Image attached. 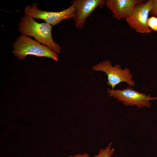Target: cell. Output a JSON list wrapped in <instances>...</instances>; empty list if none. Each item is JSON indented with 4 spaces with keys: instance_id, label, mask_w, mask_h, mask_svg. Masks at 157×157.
<instances>
[{
    "instance_id": "cell-3",
    "label": "cell",
    "mask_w": 157,
    "mask_h": 157,
    "mask_svg": "<svg viewBox=\"0 0 157 157\" xmlns=\"http://www.w3.org/2000/svg\"><path fill=\"white\" fill-rule=\"evenodd\" d=\"M93 71L104 72L107 75L108 86L113 90L115 87L122 82L126 83L130 86H135V83L130 70L127 67L122 69L120 65L115 64L114 66L109 60H103L92 66Z\"/></svg>"
},
{
    "instance_id": "cell-11",
    "label": "cell",
    "mask_w": 157,
    "mask_h": 157,
    "mask_svg": "<svg viewBox=\"0 0 157 157\" xmlns=\"http://www.w3.org/2000/svg\"><path fill=\"white\" fill-rule=\"evenodd\" d=\"M150 13L152 16L157 17V0H153Z\"/></svg>"
},
{
    "instance_id": "cell-12",
    "label": "cell",
    "mask_w": 157,
    "mask_h": 157,
    "mask_svg": "<svg viewBox=\"0 0 157 157\" xmlns=\"http://www.w3.org/2000/svg\"><path fill=\"white\" fill-rule=\"evenodd\" d=\"M68 157H91L90 155L87 153H84L83 154L78 153L74 155H70Z\"/></svg>"
},
{
    "instance_id": "cell-5",
    "label": "cell",
    "mask_w": 157,
    "mask_h": 157,
    "mask_svg": "<svg viewBox=\"0 0 157 157\" xmlns=\"http://www.w3.org/2000/svg\"><path fill=\"white\" fill-rule=\"evenodd\" d=\"M37 5V3L35 2L31 6H26L24 11L25 15L34 19L42 20L53 26L56 25L63 20L73 18L76 11L75 8L73 5L67 9L59 12L41 10L38 8Z\"/></svg>"
},
{
    "instance_id": "cell-1",
    "label": "cell",
    "mask_w": 157,
    "mask_h": 157,
    "mask_svg": "<svg viewBox=\"0 0 157 157\" xmlns=\"http://www.w3.org/2000/svg\"><path fill=\"white\" fill-rule=\"evenodd\" d=\"M17 26V30L22 34L33 37L57 54L60 53L61 47L54 42L52 37V25L46 22L39 23L32 17L25 15L21 17Z\"/></svg>"
},
{
    "instance_id": "cell-7",
    "label": "cell",
    "mask_w": 157,
    "mask_h": 157,
    "mask_svg": "<svg viewBox=\"0 0 157 157\" xmlns=\"http://www.w3.org/2000/svg\"><path fill=\"white\" fill-rule=\"evenodd\" d=\"M104 0H74L70 2L74 6L76 11L73 17L76 28L82 29L85 21L97 7L102 8L105 5Z\"/></svg>"
},
{
    "instance_id": "cell-4",
    "label": "cell",
    "mask_w": 157,
    "mask_h": 157,
    "mask_svg": "<svg viewBox=\"0 0 157 157\" xmlns=\"http://www.w3.org/2000/svg\"><path fill=\"white\" fill-rule=\"evenodd\" d=\"M109 97H112L126 106H136L139 108L143 107H150L149 101L157 99V97H153L150 94L147 95L133 90L130 87L122 90L107 89Z\"/></svg>"
},
{
    "instance_id": "cell-6",
    "label": "cell",
    "mask_w": 157,
    "mask_h": 157,
    "mask_svg": "<svg viewBox=\"0 0 157 157\" xmlns=\"http://www.w3.org/2000/svg\"><path fill=\"white\" fill-rule=\"evenodd\" d=\"M153 1L149 0L139 5L125 19L129 26L138 33L148 34L152 31L148 26L147 21Z\"/></svg>"
},
{
    "instance_id": "cell-9",
    "label": "cell",
    "mask_w": 157,
    "mask_h": 157,
    "mask_svg": "<svg viewBox=\"0 0 157 157\" xmlns=\"http://www.w3.org/2000/svg\"><path fill=\"white\" fill-rule=\"evenodd\" d=\"M112 142H110L105 148H100L98 154L94 156V157H112L115 149L112 147Z\"/></svg>"
},
{
    "instance_id": "cell-8",
    "label": "cell",
    "mask_w": 157,
    "mask_h": 157,
    "mask_svg": "<svg viewBox=\"0 0 157 157\" xmlns=\"http://www.w3.org/2000/svg\"><path fill=\"white\" fill-rule=\"evenodd\" d=\"M146 1L144 0H107L105 5L111 11L114 18L120 20L126 19L137 6Z\"/></svg>"
},
{
    "instance_id": "cell-2",
    "label": "cell",
    "mask_w": 157,
    "mask_h": 157,
    "mask_svg": "<svg viewBox=\"0 0 157 157\" xmlns=\"http://www.w3.org/2000/svg\"><path fill=\"white\" fill-rule=\"evenodd\" d=\"M13 54L19 60H23L28 55L47 57L58 61L57 54L48 47L21 34L13 44Z\"/></svg>"
},
{
    "instance_id": "cell-10",
    "label": "cell",
    "mask_w": 157,
    "mask_h": 157,
    "mask_svg": "<svg viewBox=\"0 0 157 157\" xmlns=\"http://www.w3.org/2000/svg\"><path fill=\"white\" fill-rule=\"evenodd\" d=\"M147 25L152 30L157 32V17L152 16L149 18Z\"/></svg>"
},
{
    "instance_id": "cell-13",
    "label": "cell",
    "mask_w": 157,
    "mask_h": 157,
    "mask_svg": "<svg viewBox=\"0 0 157 157\" xmlns=\"http://www.w3.org/2000/svg\"></svg>"
}]
</instances>
